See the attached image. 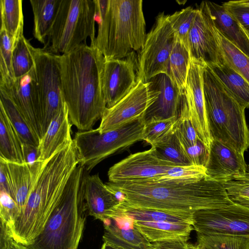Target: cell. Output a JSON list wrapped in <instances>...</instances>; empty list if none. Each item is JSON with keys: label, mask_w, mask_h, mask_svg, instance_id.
<instances>
[{"label": "cell", "mask_w": 249, "mask_h": 249, "mask_svg": "<svg viewBox=\"0 0 249 249\" xmlns=\"http://www.w3.org/2000/svg\"><path fill=\"white\" fill-rule=\"evenodd\" d=\"M205 65L191 59L184 96L189 118L199 139L210 149L213 139L208 125L203 91V74Z\"/></svg>", "instance_id": "2e32d148"}, {"label": "cell", "mask_w": 249, "mask_h": 249, "mask_svg": "<svg viewBox=\"0 0 249 249\" xmlns=\"http://www.w3.org/2000/svg\"><path fill=\"white\" fill-rule=\"evenodd\" d=\"M1 28L5 30L12 49L23 36L24 17L22 0H0Z\"/></svg>", "instance_id": "f1b7e54d"}, {"label": "cell", "mask_w": 249, "mask_h": 249, "mask_svg": "<svg viewBox=\"0 0 249 249\" xmlns=\"http://www.w3.org/2000/svg\"><path fill=\"white\" fill-rule=\"evenodd\" d=\"M0 223L5 225L11 234L14 224L19 215L20 211L16 202L9 193L0 189Z\"/></svg>", "instance_id": "7bdbcfd3"}, {"label": "cell", "mask_w": 249, "mask_h": 249, "mask_svg": "<svg viewBox=\"0 0 249 249\" xmlns=\"http://www.w3.org/2000/svg\"><path fill=\"white\" fill-rule=\"evenodd\" d=\"M60 0H30L34 16L33 35L45 44L53 25Z\"/></svg>", "instance_id": "83f0119b"}, {"label": "cell", "mask_w": 249, "mask_h": 249, "mask_svg": "<svg viewBox=\"0 0 249 249\" xmlns=\"http://www.w3.org/2000/svg\"><path fill=\"white\" fill-rule=\"evenodd\" d=\"M12 46L5 30H0V88L9 89L16 80L12 61Z\"/></svg>", "instance_id": "836d02e7"}, {"label": "cell", "mask_w": 249, "mask_h": 249, "mask_svg": "<svg viewBox=\"0 0 249 249\" xmlns=\"http://www.w3.org/2000/svg\"><path fill=\"white\" fill-rule=\"evenodd\" d=\"M196 9L189 6L168 15L176 38L188 48L189 34L196 13Z\"/></svg>", "instance_id": "f35d334b"}, {"label": "cell", "mask_w": 249, "mask_h": 249, "mask_svg": "<svg viewBox=\"0 0 249 249\" xmlns=\"http://www.w3.org/2000/svg\"><path fill=\"white\" fill-rule=\"evenodd\" d=\"M79 164L73 140L61 145L47 160L37 161L26 204L11 231L12 237L16 241L27 246L33 243Z\"/></svg>", "instance_id": "6da1fadb"}, {"label": "cell", "mask_w": 249, "mask_h": 249, "mask_svg": "<svg viewBox=\"0 0 249 249\" xmlns=\"http://www.w3.org/2000/svg\"><path fill=\"white\" fill-rule=\"evenodd\" d=\"M182 147L190 164L205 166L208 159L209 149L200 139L192 145Z\"/></svg>", "instance_id": "ee69618b"}, {"label": "cell", "mask_w": 249, "mask_h": 249, "mask_svg": "<svg viewBox=\"0 0 249 249\" xmlns=\"http://www.w3.org/2000/svg\"><path fill=\"white\" fill-rule=\"evenodd\" d=\"M101 249H118L114 246L106 242H104Z\"/></svg>", "instance_id": "681fc988"}, {"label": "cell", "mask_w": 249, "mask_h": 249, "mask_svg": "<svg viewBox=\"0 0 249 249\" xmlns=\"http://www.w3.org/2000/svg\"><path fill=\"white\" fill-rule=\"evenodd\" d=\"M0 105L3 107L22 145L38 147L40 139L34 133L7 91L2 88H0Z\"/></svg>", "instance_id": "4dcf8cb0"}, {"label": "cell", "mask_w": 249, "mask_h": 249, "mask_svg": "<svg viewBox=\"0 0 249 249\" xmlns=\"http://www.w3.org/2000/svg\"><path fill=\"white\" fill-rule=\"evenodd\" d=\"M86 170L82 165L73 171L64 193L44 227L30 249H77L87 211L83 191Z\"/></svg>", "instance_id": "5b68a950"}, {"label": "cell", "mask_w": 249, "mask_h": 249, "mask_svg": "<svg viewBox=\"0 0 249 249\" xmlns=\"http://www.w3.org/2000/svg\"><path fill=\"white\" fill-rule=\"evenodd\" d=\"M34 68L41 111L42 137L65 104L58 54L35 48Z\"/></svg>", "instance_id": "9c48e42d"}, {"label": "cell", "mask_w": 249, "mask_h": 249, "mask_svg": "<svg viewBox=\"0 0 249 249\" xmlns=\"http://www.w3.org/2000/svg\"><path fill=\"white\" fill-rule=\"evenodd\" d=\"M162 160L179 166L190 164L183 148L174 130L163 141L153 146Z\"/></svg>", "instance_id": "74e56055"}, {"label": "cell", "mask_w": 249, "mask_h": 249, "mask_svg": "<svg viewBox=\"0 0 249 249\" xmlns=\"http://www.w3.org/2000/svg\"><path fill=\"white\" fill-rule=\"evenodd\" d=\"M241 26L242 28L243 29V31H244V32L245 33V34L247 35V36H248V37L249 38V33L242 26Z\"/></svg>", "instance_id": "f5cc1de1"}, {"label": "cell", "mask_w": 249, "mask_h": 249, "mask_svg": "<svg viewBox=\"0 0 249 249\" xmlns=\"http://www.w3.org/2000/svg\"><path fill=\"white\" fill-rule=\"evenodd\" d=\"M208 67L237 102L249 108V84L246 80L225 61Z\"/></svg>", "instance_id": "4316f807"}, {"label": "cell", "mask_w": 249, "mask_h": 249, "mask_svg": "<svg viewBox=\"0 0 249 249\" xmlns=\"http://www.w3.org/2000/svg\"><path fill=\"white\" fill-rule=\"evenodd\" d=\"M176 39L175 32L164 12L146 34L137 62L138 81L147 82L160 73H166L167 64Z\"/></svg>", "instance_id": "30bf717a"}, {"label": "cell", "mask_w": 249, "mask_h": 249, "mask_svg": "<svg viewBox=\"0 0 249 249\" xmlns=\"http://www.w3.org/2000/svg\"><path fill=\"white\" fill-rule=\"evenodd\" d=\"M191 62L188 48L177 38L169 58L166 74L184 93Z\"/></svg>", "instance_id": "f546056e"}, {"label": "cell", "mask_w": 249, "mask_h": 249, "mask_svg": "<svg viewBox=\"0 0 249 249\" xmlns=\"http://www.w3.org/2000/svg\"><path fill=\"white\" fill-rule=\"evenodd\" d=\"M236 1L240 4L249 7V0H236Z\"/></svg>", "instance_id": "f907efd6"}, {"label": "cell", "mask_w": 249, "mask_h": 249, "mask_svg": "<svg viewBox=\"0 0 249 249\" xmlns=\"http://www.w3.org/2000/svg\"><path fill=\"white\" fill-rule=\"evenodd\" d=\"M134 221L138 230L150 242L172 239L187 241L194 230L193 225L189 223Z\"/></svg>", "instance_id": "d4e9b609"}, {"label": "cell", "mask_w": 249, "mask_h": 249, "mask_svg": "<svg viewBox=\"0 0 249 249\" xmlns=\"http://www.w3.org/2000/svg\"><path fill=\"white\" fill-rule=\"evenodd\" d=\"M216 31L225 61L249 84V57L227 40L217 30Z\"/></svg>", "instance_id": "e575fe53"}, {"label": "cell", "mask_w": 249, "mask_h": 249, "mask_svg": "<svg viewBox=\"0 0 249 249\" xmlns=\"http://www.w3.org/2000/svg\"><path fill=\"white\" fill-rule=\"evenodd\" d=\"M174 131L183 147L192 145L199 139L196 131L189 118L184 94L181 108L175 125Z\"/></svg>", "instance_id": "60d3db41"}, {"label": "cell", "mask_w": 249, "mask_h": 249, "mask_svg": "<svg viewBox=\"0 0 249 249\" xmlns=\"http://www.w3.org/2000/svg\"><path fill=\"white\" fill-rule=\"evenodd\" d=\"M34 47L24 35L12 50L13 70L16 79L29 72L34 66Z\"/></svg>", "instance_id": "d590c367"}, {"label": "cell", "mask_w": 249, "mask_h": 249, "mask_svg": "<svg viewBox=\"0 0 249 249\" xmlns=\"http://www.w3.org/2000/svg\"><path fill=\"white\" fill-rule=\"evenodd\" d=\"M179 166L161 159L155 148L131 154L112 165L107 176L109 182H146Z\"/></svg>", "instance_id": "4fadbf2b"}, {"label": "cell", "mask_w": 249, "mask_h": 249, "mask_svg": "<svg viewBox=\"0 0 249 249\" xmlns=\"http://www.w3.org/2000/svg\"></svg>", "instance_id": "db71d44e"}, {"label": "cell", "mask_w": 249, "mask_h": 249, "mask_svg": "<svg viewBox=\"0 0 249 249\" xmlns=\"http://www.w3.org/2000/svg\"><path fill=\"white\" fill-rule=\"evenodd\" d=\"M222 184L233 202L249 208V169Z\"/></svg>", "instance_id": "b9f144b4"}, {"label": "cell", "mask_w": 249, "mask_h": 249, "mask_svg": "<svg viewBox=\"0 0 249 249\" xmlns=\"http://www.w3.org/2000/svg\"><path fill=\"white\" fill-rule=\"evenodd\" d=\"M136 61L134 53L120 59L105 58L102 88L107 107L115 105L137 84Z\"/></svg>", "instance_id": "9a60e30c"}, {"label": "cell", "mask_w": 249, "mask_h": 249, "mask_svg": "<svg viewBox=\"0 0 249 249\" xmlns=\"http://www.w3.org/2000/svg\"><path fill=\"white\" fill-rule=\"evenodd\" d=\"M177 119L152 121L145 122L142 130V140L151 146L160 142L174 130Z\"/></svg>", "instance_id": "ab89813d"}, {"label": "cell", "mask_w": 249, "mask_h": 249, "mask_svg": "<svg viewBox=\"0 0 249 249\" xmlns=\"http://www.w3.org/2000/svg\"><path fill=\"white\" fill-rule=\"evenodd\" d=\"M83 191L89 214L102 222L120 203L116 195L107 189L98 174H85Z\"/></svg>", "instance_id": "44dd1931"}, {"label": "cell", "mask_w": 249, "mask_h": 249, "mask_svg": "<svg viewBox=\"0 0 249 249\" xmlns=\"http://www.w3.org/2000/svg\"><path fill=\"white\" fill-rule=\"evenodd\" d=\"M122 203L135 208L189 213L233 204L221 182L206 177L189 183L121 182L105 183Z\"/></svg>", "instance_id": "3957f363"}, {"label": "cell", "mask_w": 249, "mask_h": 249, "mask_svg": "<svg viewBox=\"0 0 249 249\" xmlns=\"http://www.w3.org/2000/svg\"><path fill=\"white\" fill-rule=\"evenodd\" d=\"M148 81L157 88L158 94L155 101L144 114L145 122L177 119L181 108L184 93L180 91L166 73L157 74Z\"/></svg>", "instance_id": "ffe728a7"}, {"label": "cell", "mask_w": 249, "mask_h": 249, "mask_svg": "<svg viewBox=\"0 0 249 249\" xmlns=\"http://www.w3.org/2000/svg\"><path fill=\"white\" fill-rule=\"evenodd\" d=\"M95 0H60L44 48L56 54L69 53L90 39H95Z\"/></svg>", "instance_id": "52a82bcc"}, {"label": "cell", "mask_w": 249, "mask_h": 249, "mask_svg": "<svg viewBox=\"0 0 249 249\" xmlns=\"http://www.w3.org/2000/svg\"><path fill=\"white\" fill-rule=\"evenodd\" d=\"M203 79L205 108L212 138L244 155L249 147L246 108L237 102L206 65Z\"/></svg>", "instance_id": "8992f818"}, {"label": "cell", "mask_w": 249, "mask_h": 249, "mask_svg": "<svg viewBox=\"0 0 249 249\" xmlns=\"http://www.w3.org/2000/svg\"><path fill=\"white\" fill-rule=\"evenodd\" d=\"M103 239L118 249H151L152 243L138 230L134 220L119 205L103 221Z\"/></svg>", "instance_id": "e0dca14e"}, {"label": "cell", "mask_w": 249, "mask_h": 249, "mask_svg": "<svg viewBox=\"0 0 249 249\" xmlns=\"http://www.w3.org/2000/svg\"><path fill=\"white\" fill-rule=\"evenodd\" d=\"M0 159L11 162L20 164L25 163L21 141L1 105Z\"/></svg>", "instance_id": "484cf974"}, {"label": "cell", "mask_w": 249, "mask_h": 249, "mask_svg": "<svg viewBox=\"0 0 249 249\" xmlns=\"http://www.w3.org/2000/svg\"><path fill=\"white\" fill-rule=\"evenodd\" d=\"M25 162L33 164L38 158V147L31 145H22Z\"/></svg>", "instance_id": "7dc6e473"}, {"label": "cell", "mask_w": 249, "mask_h": 249, "mask_svg": "<svg viewBox=\"0 0 249 249\" xmlns=\"http://www.w3.org/2000/svg\"><path fill=\"white\" fill-rule=\"evenodd\" d=\"M98 33L93 45L106 59L140 51L146 36L142 0H95ZM91 46V45H90Z\"/></svg>", "instance_id": "277c9868"}, {"label": "cell", "mask_w": 249, "mask_h": 249, "mask_svg": "<svg viewBox=\"0 0 249 249\" xmlns=\"http://www.w3.org/2000/svg\"><path fill=\"white\" fill-rule=\"evenodd\" d=\"M0 249H30L27 246L16 241L10 237L5 241L0 242Z\"/></svg>", "instance_id": "c3c4849f"}, {"label": "cell", "mask_w": 249, "mask_h": 249, "mask_svg": "<svg viewBox=\"0 0 249 249\" xmlns=\"http://www.w3.org/2000/svg\"><path fill=\"white\" fill-rule=\"evenodd\" d=\"M200 7L211 18L216 29L227 40L249 57V38L241 25L223 6L209 1H202Z\"/></svg>", "instance_id": "7402d4cb"}, {"label": "cell", "mask_w": 249, "mask_h": 249, "mask_svg": "<svg viewBox=\"0 0 249 249\" xmlns=\"http://www.w3.org/2000/svg\"><path fill=\"white\" fill-rule=\"evenodd\" d=\"M63 97L72 125L79 131L92 129L107 108L102 88L105 58L94 46L83 43L58 54Z\"/></svg>", "instance_id": "7a4b0ae2"}, {"label": "cell", "mask_w": 249, "mask_h": 249, "mask_svg": "<svg viewBox=\"0 0 249 249\" xmlns=\"http://www.w3.org/2000/svg\"><path fill=\"white\" fill-rule=\"evenodd\" d=\"M193 219L194 229L198 233L249 238V208L236 203L197 211Z\"/></svg>", "instance_id": "7c38bea8"}, {"label": "cell", "mask_w": 249, "mask_h": 249, "mask_svg": "<svg viewBox=\"0 0 249 249\" xmlns=\"http://www.w3.org/2000/svg\"><path fill=\"white\" fill-rule=\"evenodd\" d=\"M71 125L68 108L65 103L40 140L37 161H43L47 160L61 145L73 140Z\"/></svg>", "instance_id": "603a6c76"}, {"label": "cell", "mask_w": 249, "mask_h": 249, "mask_svg": "<svg viewBox=\"0 0 249 249\" xmlns=\"http://www.w3.org/2000/svg\"><path fill=\"white\" fill-rule=\"evenodd\" d=\"M197 233V245L204 249H249V238Z\"/></svg>", "instance_id": "8d00e7d4"}, {"label": "cell", "mask_w": 249, "mask_h": 249, "mask_svg": "<svg viewBox=\"0 0 249 249\" xmlns=\"http://www.w3.org/2000/svg\"><path fill=\"white\" fill-rule=\"evenodd\" d=\"M119 207L135 221L147 222L164 221L177 223H189L193 225V214L192 213L145 208H135L125 205L121 202L119 204Z\"/></svg>", "instance_id": "1f68e13d"}, {"label": "cell", "mask_w": 249, "mask_h": 249, "mask_svg": "<svg viewBox=\"0 0 249 249\" xmlns=\"http://www.w3.org/2000/svg\"><path fill=\"white\" fill-rule=\"evenodd\" d=\"M206 177L205 167L194 165L177 166L164 174L149 180L148 183H189L199 181Z\"/></svg>", "instance_id": "d6a6232c"}, {"label": "cell", "mask_w": 249, "mask_h": 249, "mask_svg": "<svg viewBox=\"0 0 249 249\" xmlns=\"http://www.w3.org/2000/svg\"><path fill=\"white\" fill-rule=\"evenodd\" d=\"M158 90L150 81H138L123 99L107 107L96 130L100 134L118 129L142 117L155 101Z\"/></svg>", "instance_id": "8fae6325"}, {"label": "cell", "mask_w": 249, "mask_h": 249, "mask_svg": "<svg viewBox=\"0 0 249 249\" xmlns=\"http://www.w3.org/2000/svg\"><path fill=\"white\" fill-rule=\"evenodd\" d=\"M36 161L33 164L7 161L0 159L6 176L10 195L16 202L20 214L26 204L33 182Z\"/></svg>", "instance_id": "cb8c5ba5"}, {"label": "cell", "mask_w": 249, "mask_h": 249, "mask_svg": "<svg viewBox=\"0 0 249 249\" xmlns=\"http://www.w3.org/2000/svg\"><path fill=\"white\" fill-rule=\"evenodd\" d=\"M145 124L143 117L118 129L100 134L96 129L79 131L73 141L78 152L79 164L90 172L106 158L128 149L142 140Z\"/></svg>", "instance_id": "ba28073f"}, {"label": "cell", "mask_w": 249, "mask_h": 249, "mask_svg": "<svg viewBox=\"0 0 249 249\" xmlns=\"http://www.w3.org/2000/svg\"><path fill=\"white\" fill-rule=\"evenodd\" d=\"M205 168L207 178L222 183L249 170L244 155L215 140L211 143Z\"/></svg>", "instance_id": "d6986e66"}, {"label": "cell", "mask_w": 249, "mask_h": 249, "mask_svg": "<svg viewBox=\"0 0 249 249\" xmlns=\"http://www.w3.org/2000/svg\"><path fill=\"white\" fill-rule=\"evenodd\" d=\"M222 5L249 33V7L240 4L236 0L224 2Z\"/></svg>", "instance_id": "f6af8a7d"}, {"label": "cell", "mask_w": 249, "mask_h": 249, "mask_svg": "<svg viewBox=\"0 0 249 249\" xmlns=\"http://www.w3.org/2000/svg\"><path fill=\"white\" fill-rule=\"evenodd\" d=\"M196 9L188 40L191 59L208 66L222 64L225 60L216 30L206 11L200 7Z\"/></svg>", "instance_id": "5bb4252c"}, {"label": "cell", "mask_w": 249, "mask_h": 249, "mask_svg": "<svg viewBox=\"0 0 249 249\" xmlns=\"http://www.w3.org/2000/svg\"><path fill=\"white\" fill-rule=\"evenodd\" d=\"M5 89L40 140L42 138L41 111L34 66L27 74L16 79L9 89Z\"/></svg>", "instance_id": "ac0fdd59"}, {"label": "cell", "mask_w": 249, "mask_h": 249, "mask_svg": "<svg viewBox=\"0 0 249 249\" xmlns=\"http://www.w3.org/2000/svg\"><path fill=\"white\" fill-rule=\"evenodd\" d=\"M194 249H204L202 247H201V246H200L199 245L197 244V245L194 246Z\"/></svg>", "instance_id": "816d5d0a"}, {"label": "cell", "mask_w": 249, "mask_h": 249, "mask_svg": "<svg viewBox=\"0 0 249 249\" xmlns=\"http://www.w3.org/2000/svg\"><path fill=\"white\" fill-rule=\"evenodd\" d=\"M194 245L179 239L166 240L152 243V249H194Z\"/></svg>", "instance_id": "bcb514c9"}]
</instances>
